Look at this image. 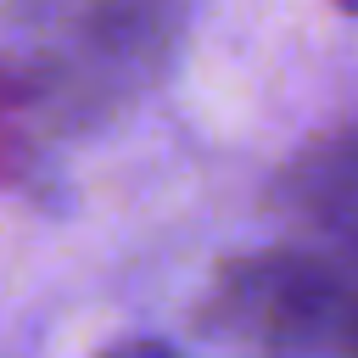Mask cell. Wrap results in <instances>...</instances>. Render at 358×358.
<instances>
[{
  "label": "cell",
  "instance_id": "cell-2",
  "mask_svg": "<svg viewBox=\"0 0 358 358\" xmlns=\"http://www.w3.org/2000/svg\"><path fill=\"white\" fill-rule=\"evenodd\" d=\"M336 11H347V17H358V0H336Z\"/></svg>",
  "mask_w": 358,
  "mask_h": 358
},
{
  "label": "cell",
  "instance_id": "cell-1",
  "mask_svg": "<svg viewBox=\"0 0 358 358\" xmlns=\"http://www.w3.org/2000/svg\"><path fill=\"white\" fill-rule=\"evenodd\" d=\"M101 358H173L162 341H123V347H112V352H101Z\"/></svg>",
  "mask_w": 358,
  "mask_h": 358
}]
</instances>
